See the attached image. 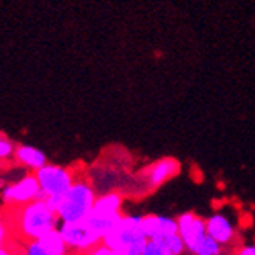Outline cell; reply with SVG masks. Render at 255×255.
<instances>
[{"label":"cell","mask_w":255,"mask_h":255,"mask_svg":"<svg viewBox=\"0 0 255 255\" xmlns=\"http://www.w3.org/2000/svg\"><path fill=\"white\" fill-rule=\"evenodd\" d=\"M83 255H119V254H116L115 251H112L110 248H107L104 243H101L99 246H96L94 249H91L90 252H86V254H83Z\"/></svg>","instance_id":"d6986e66"},{"label":"cell","mask_w":255,"mask_h":255,"mask_svg":"<svg viewBox=\"0 0 255 255\" xmlns=\"http://www.w3.org/2000/svg\"><path fill=\"white\" fill-rule=\"evenodd\" d=\"M14 160L31 174L38 172L41 168H44L49 163L46 153L38 147L28 146V144H19V146H16Z\"/></svg>","instance_id":"7c38bea8"},{"label":"cell","mask_w":255,"mask_h":255,"mask_svg":"<svg viewBox=\"0 0 255 255\" xmlns=\"http://www.w3.org/2000/svg\"><path fill=\"white\" fill-rule=\"evenodd\" d=\"M0 135H2V133H0Z\"/></svg>","instance_id":"603a6c76"},{"label":"cell","mask_w":255,"mask_h":255,"mask_svg":"<svg viewBox=\"0 0 255 255\" xmlns=\"http://www.w3.org/2000/svg\"><path fill=\"white\" fill-rule=\"evenodd\" d=\"M102 243L119 255H142L149 243L142 230V215H124Z\"/></svg>","instance_id":"7a4b0ae2"},{"label":"cell","mask_w":255,"mask_h":255,"mask_svg":"<svg viewBox=\"0 0 255 255\" xmlns=\"http://www.w3.org/2000/svg\"><path fill=\"white\" fill-rule=\"evenodd\" d=\"M96 199L97 193L90 180L77 179L57 207L60 224H74L86 221L93 212Z\"/></svg>","instance_id":"3957f363"},{"label":"cell","mask_w":255,"mask_h":255,"mask_svg":"<svg viewBox=\"0 0 255 255\" xmlns=\"http://www.w3.org/2000/svg\"><path fill=\"white\" fill-rule=\"evenodd\" d=\"M142 255H172L168 248L164 246V243L160 240H150L147 243L146 249H144Z\"/></svg>","instance_id":"e0dca14e"},{"label":"cell","mask_w":255,"mask_h":255,"mask_svg":"<svg viewBox=\"0 0 255 255\" xmlns=\"http://www.w3.org/2000/svg\"><path fill=\"white\" fill-rule=\"evenodd\" d=\"M179 171H180V163L175 158L166 157L146 166V169L142 172V179H144V183H146L147 188L152 191L160 188L161 185H164L166 182H169L172 177L179 174Z\"/></svg>","instance_id":"9c48e42d"},{"label":"cell","mask_w":255,"mask_h":255,"mask_svg":"<svg viewBox=\"0 0 255 255\" xmlns=\"http://www.w3.org/2000/svg\"><path fill=\"white\" fill-rule=\"evenodd\" d=\"M6 240H8V226L0 218V248H6Z\"/></svg>","instance_id":"ffe728a7"},{"label":"cell","mask_w":255,"mask_h":255,"mask_svg":"<svg viewBox=\"0 0 255 255\" xmlns=\"http://www.w3.org/2000/svg\"><path fill=\"white\" fill-rule=\"evenodd\" d=\"M123 204L124 197L118 191H110L97 196L96 204L91 215L97 218H107V219H119L123 218Z\"/></svg>","instance_id":"8fae6325"},{"label":"cell","mask_w":255,"mask_h":255,"mask_svg":"<svg viewBox=\"0 0 255 255\" xmlns=\"http://www.w3.org/2000/svg\"><path fill=\"white\" fill-rule=\"evenodd\" d=\"M42 199L41 188L35 174H24L16 182H9L0 193V201L6 207L19 208Z\"/></svg>","instance_id":"5b68a950"},{"label":"cell","mask_w":255,"mask_h":255,"mask_svg":"<svg viewBox=\"0 0 255 255\" xmlns=\"http://www.w3.org/2000/svg\"><path fill=\"white\" fill-rule=\"evenodd\" d=\"M0 255H14L8 248H0Z\"/></svg>","instance_id":"7402d4cb"},{"label":"cell","mask_w":255,"mask_h":255,"mask_svg":"<svg viewBox=\"0 0 255 255\" xmlns=\"http://www.w3.org/2000/svg\"><path fill=\"white\" fill-rule=\"evenodd\" d=\"M14 142L5 138L3 135H0V161H9L11 158H14Z\"/></svg>","instance_id":"2e32d148"},{"label":"cell","mask_w":255,"mask_h":255,"mask_svg":"<svg viewBox=\"0 0 255 255\" xmlns=\"http://www.w3.org/2000/svg\"><path fill=\"white\" fill-rule=\"evenodd\" d=\"M35 175L41 188L42 199L47 201L49 205L57 212V207L61 202V199L71 190L77 180L74 171L61 164L47 163L44 168L35 172Z\"/></svg>","instance_id":"277c9868"},{"label":"cell","mask_w":255,"mask_h":255,"mask_svg":"<svg viewBox=\"0 0 255 255\" xmlns=\"http://www.w3.org/2000/svg\"><path fill=\"white\" fill-rule=\"evenodd\" d=\"M232 255H255V243H251V245H243L240 246Z\"/></svg>","instance_id":"44dd1931"},{"label":"cell","mask_w":255,"mask_h":255,"mask_svg":"<svg viewBox=\"0 0 255 255\" xmlns=\"http://www.w3.org/2000/svg\"><path fill=\"white\" fill-rule=\"evenodd\" d=\"M58 230L71 255H83L102 243L86 221L74 224H60Z\"/></svg>","instance_id":"8992f818"},{"label":"cell","mask_w":255,"mask_h":255,"mask_svg":"<svg viewBox=\"0 0 255 255\" xmlns=\"http://www.w3.org/2000/svg\"><path fill=\"white\" fill-rule=\"evenodd\" d=\"M177 234L183 240L186 252L193 255L207 238V221L194 212H185L177 216Z\"/></svg>","instance_id":"52a82bcc"},{"label":"cell","mask_w":255,"mask_h":255,"mask_svg":"<svg viewBox=\"0 0 255 255\" xmlns=\"http://www.w3.org/2000/svg\"><path fill=\"white\" fill-rule=\"evenodd\" d=\"M20 255H53L39 241H27Z\"/></svg>","instance_id":"ac0fdd59"},{"label":"cell","mask_w":255,"mask_h":255,"mask_svg":"<svg viewBox=\"0 0 255 255\" xmlns=\"http://www.w3.org/2000/svg\"><path fill=\"white\" fill-rule=\"evenodd\" d=\"M38 241L53 255H71L69 249H68V246H66V243H64V240H63V237H61L58 229L49 232L47 235H44Z\"/></svg>","instance_id":"4fadbf2b"},{"label":"cell","mask_w":255,"mask_h":255,"mask_svg":"<svg viewBox=\"0 0 255 255\" xmlns=\"http://www.w3.org/2000/svg\"><path fill=\"white\" fill-rule=\"evenodd\" d=\"M207 235L218 241L224 249L232 246L238 235L237 219L227 210H216L207 219Z\"/></svg>","instance_id":"ba28073f"},{"label":"cell","mask_w":255,"mask_h":255,"mask_svg":"<svg viewBox=\"0 0 255 255\" xmlns=\"http://www.w3.org/2000/svg\"><path fill=\"white\" fill-rule=\"evenodd\" d=\"M224 251L226 249L221 246L218 241H215L213 238H210L207 235V238L201 243V246L196 249L193 255H223Z\"/></svg>","instance_id":"5bb4252c"},{"label":"cell","mask_w":255,"mask_h":255,"mask_svg":"<svg viewBox=\"0 0 255 255\" xmlns=\"http://www.w3.org/2000/svg\"><path fill=\"white\" fill-rule=\"evenodd\" d=\"M164 243V246L168 248V251L172 254V255H186V248H185V243L183 240L180 238L179 234H174L168 238H164L163 240Z\"/></svg>","instance_id":"9a60e30c"},{"label":"cell","mask_w":255,"mask_h":255,"mask_svg":"<svg viewBox=\"0 0 255 255\" xmlns=\"http://www.w3.org/2000/svg\"><path fill=\"white\" fill-rule=\"evenodd\" d=\"M142 230L147 240L163 241L174 234H177V218L168 215H142Z\"/></svg>","instance_id":"30bf717a"},{"label":"cell","mask_w":255,"mask_h":255,"mask_svg":"<svg viewBox=\"0 0 255 255\" xmlns=\"http://www.w3.org/2000/svg\"><path fill=\"white\" fill-rule=\"evenodd\" d=\"M14 226L25 241H38L49 232L58 229L60 219L47 201L38 199L35 202L16 208Z\"/></svg>","instance_id":"6da1fadb"}]
</instances>
